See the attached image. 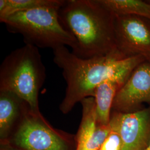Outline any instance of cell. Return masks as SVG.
<instances>
[{
	"instance_id": "6da1fadb",
	"label": "cell",
	"mask_w": 150,
	"mask_h": 150,
	"mask_svg": "<svg viewBox=\"0 0 150 150\" xmlns=\"http://www.w3.org/2000/svg\"><path fill=\"white\" fill-rule=\"evenodd\" d=\"M53 51L54 62L62 70L67 83L64 98L59 105L64 114L83 99L95 97L97 87L103 81L116 76H129L138 65L146 61L141 56L126 59L118 51L86 59L77 56L66 46Z\"/></svg>"
},
{
	"instance_id": "7a4b0ae2",
	"label": "cell",
	"mask_w": 150,
	"mask_h": 150,
	"mask_svg": "<svg viewBox=\"0 0 150 150\" xmlns=\"http://www.w3.org/2000/svg\"><path fill=\"white\" fill-rule=\"evenodd\" d=\"M59 21L77 41L72 52L82 59L111 54L116 48L113 14L98 0H67L59 10Z\"/></svg>"
},
{
	"instance_id": "3957f363",
	"label": "cell",
	"mask_w": 150,
	"mask_h": 150,
	"mask_svg": "<svg viewBox=\"0 0 150 150\" xmlns=\"http://www.w3.org/2000/svg\"><path fill=\"white\" fill-rule=\"evenodd\" d=\"M46 77L38 48L25 44L8 54L0 66V91L16 94L31 112L40 115L38 94Z\"/></svg>"
},
{
	"instance_id": "277c9868",
	"label": "cell",
	"mask_w": 150,
	"mask_h": 150,
	"mask_svg": "<svg viewBox=\"0 0 150 150\" xmlns=\"http://www.w3.org/2000/svg\"><path fill=\"white\" fill-rule=\"evenodd\" d=\"M57 8H40L15 12L0 20L7 30L20 34L25 44L38 48L69 46L74 50L77 41L62 25Z\"/></svg>"
},
{
	"instance_id": "5b68a950",
	"label": "cell",
	"mask_w": 150,
	"mask_h": 150,
	"mask_svg": "<svg viewBox=\"0 0 150 150\" xmlns=\"http://www.w3.org/2000/svg\"><path fill=\"white\" fill-rule=\"evenodd\" d=\"M116 48L126 59L141 56L150 63V21L131 15H114Z\"/></svg>"
},
{
	"instance_id": "8992f818",
	"label": "cell",
	"mask_w": 150,
	"mask_h": 150,
	"mask_svg": "<svg viewBox=\"0 0 150 150\" xmlns=\"http://www.w3.org/2000/svg\"><path fill=\"white\" fill-rule=\"evenodd\" d=\"M14 142L25 150H68L64 139L48 126L41 114L31 112L28 105L24 106Z\"/></svg>"
},
{
	"instance_id": "52a82bcc",
	"label": "cell",
	"mask_w": 150,
	"mask_h": 150,
	"mask_svg": "<svg viewBox=\"0 0 150 150\" xmlns=\"http://www.w3.org/2000/svg\"><path fill=\"white\" fill-rule=\"evenodd\" d=\"M109 125L120 136L122 150H146L150 145V107L129 113L115 111Z\"/></svg>"
},
{
	"instance_id": "ba28073f",
	"label": "cell",
	"mask_w": 150,
	"mask_h": 150,
	"mask_svg": "<svg viewBox=\"0 0 150 150\" xmlns=\"http://www.w3.org/2000/svg\"><path fill=\"white\" fill-rule=\"evenodd\" d=\"M145 103L150 104V63L147 61L132 72L115 97L112 109L118 112H132L141 110Z\"/></svg>"
},
{
	"instance_id": "9c48e42d",
	"label": "cell",
	"mask_w": 150,
	"mask_h": 150,
	"mask_svg": "<svg viewBox=\"0 0 150 150\" xmlns=\"http://www.w3.org/2000/svg\"><path fill=\"white\" fill-rule=\"evenodd\" d=\"M129 77L126 76L113 77L103 81L97 87L94 97L97 125L109 124L115 98Z\"/></svg>"
},
{
	"instance_id": "30bf717a",
	"label": "cell",
	"mask_w": 150,
	"mask_h": 150,
	"mask_svg": "<svg viewBox=\"0 0 150 150\" xmlns=\"http://www.w3.org/2000/svg\"><path fill=\"white\" fill-rule=\"evenodd\" d=\"M26 102L14 93L0 91V136L5 139L8 134L20 115H22Z\"/></svg>"
},
{
	"instance_id": "8fae6325",
	"label": "cell",
	"mask_w": 150,
	"mask_h": 150,
	"mask_svg": "<svg viewBox=\"0 0 150 150\" xmlns=\"http://www.w3.org/2000/svg\"><path fill=\"white\" fill-rule=\"evenodd\" d=\"M81 103L82 106V117L77 134L76 150H85L97 126L95 98H86Z\"/></svg>"
},
{
	"instance_id": "7c38bea8",
	"label": "cell",
	"mask_w": 150,
	"mask_h": 150,
	"mask_svg": "<svg viewBox=\"0 0 150 150\" xmlns=\"http://www.w3.org/2000/svg\"><path fill=\"white\" fill-rule=\"evenodd\" d=\"M98 1L114 15H134L150 21V2L140 0H98Z\"/></svg>"
},
{
	"instance_id": "4fadbf2b",
	"label": "cell",
	"mask_w": 150,
	"mask_h": 150,
	"mask_svg": "<svg viewBox=\"0 0 150 150\" xmlns=\"http://www.w3.org/2000/svg\"><path fill=\"white\" fill-rule=\"evenodd\" d=\"M64 0H0V20L17 12L40 8H59Z\"/></svg>"
},
{
	"instance_id": "5bb4252c",
	"label": "cell",
	"mask_w": 150,
	"mask_h": 150,
	"mask_svg": "<svg viewBox=\"0 0 150 150\" xmlns=\"http://www.w3.org/2000/svg\"><path fill=\"white\" fill-rule=\"evenodd\" d=\"M111 132L110 125H97L96 128L85 150H99Z\"/></svg>"
},
{
	"instance_id": "9a60e30c",
	"label": "cell",
	"mask_w": 150,
	"mask_h": 150,
	"mask_svg": "<svg viewBox=\"0 0 150 150\" xmlns=\"http://www.w3.org/2000/svg\"><path fill=\"white\" fill-rule=\"evenodd\" d=\"M99 150H122V142L118 134L111 130Z\"/></svg>"
},
{
	"instance_id": "2e32d148",
	"label": "cell",
	"mask_w": 150,
	"mask_h": 150,
	"mask_svg": "<svg viewBox=\"0 0 150 150\" xmlns=\"http://www.w3.org/2000/svg\"><path fill=\"white\" fill-rule=\"evenodd\" d=\"M150 150V146H149V147H148V148H147V150Z\"/></svg>"
},
{
	"instance_id": "e0dca14e",
	"label": "cell",
	"mask_w": 150,
	"mask_h": 150,
	"mask_svg": "<svg viewBox=\"0 0 150 150\" xmlns=\"http://www.w3.org/2000/svg\"></svg>"
}]
</instances>
